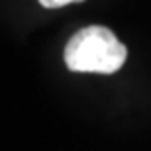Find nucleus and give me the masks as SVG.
Segmentation results:
<instances>
[{"label": "nucleus", "instance_id": "1", "mask_svg": "<svg viewBox=\"0 0 151 151\" xmlns=\"http://www.w3.org/2000/svg\"><path fill=\"white\" fill-rule=\"evenodd\" d=\"M126 57V45L104 26L78 29L65 47V65L75 73L112 75L122 69Z\"/></svg>", "mask_w": 151, "mask_h": 151}, {"label": "nucleus", "instance_id": "2", "mask_svg": "<svg viewBox=\"0 0 151 151\" xmlns=\"http://www.w3.org/2000/svg\"><path fill=\"white\" fill-rule=\"evenodd\" d=\"M73 2H83V0H39V4L45 8H61V6L73 4Z\"/></svg>", "mask_w": 151, "mask_h": 151}]
</instances>
